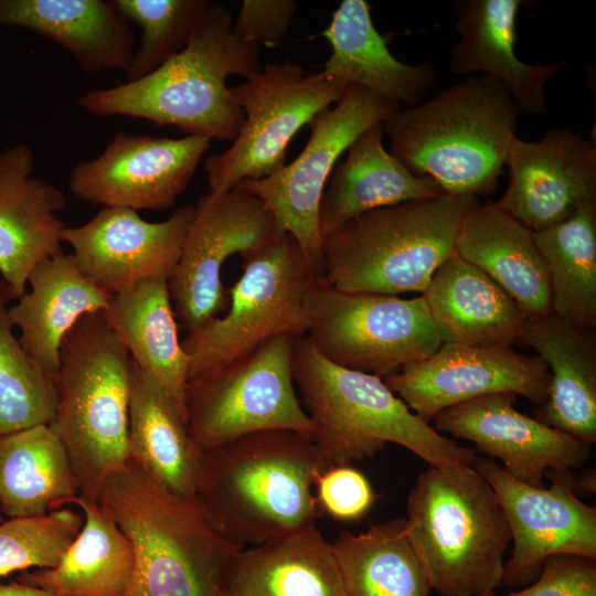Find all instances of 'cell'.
<instances>
[{
  "mask_svg": "<svg viewBox=\"0 0 596 596\" xmlns=\"http://www.w3.org/2000/svg\"><path fill=\"white\" fill-rule=\"evenodd\" d=\"M332 465L308 436L268 429L202 453L195 500L211 524L245 549L316 524L313 488Z\"/></svg>",
  "mask_w": 596,
  "mask_h": 596,
  "instance_id": "6da1fadb",
  "label": "cell"
},
{
  "mask_svg": "<svg viewBox=\"0 0 596 596\" xmlns=\"http://www.w3.org/2000/svg\"><path fill=\"white\" fill-rule=\"evenodd\" d=\"M520 114L502 83L470 75L382 126L391 155L413 174L445 193L479 198L498 189Z\"/></svg>",
  "mask_w": 596,
  "mask_h": 596,
  "instance_id": "7a4b0ae2",
  "label": "cell"
},
{
  "mask_svg": "<svg viewBox=\"0 0 596 596\" xmlns=\"http://www.w3.org/2000/svg\"><path fill=\"white\" fill-rule=\"evenodd\" d=\"M230 10L210 9L187 46L146 76L109 88H93L78 105L96 117L127 116L170 125L209 140H234L244 113L227 77H251L262 70L260 46L232 32Z\"/></svg>",
  "mask_w": 596,
  "mask_h": 596,
  "instance_id": "3957f363",
  "label": "cell"
},
{
  "mask_svg": "<svg viewBox=\"0 0 596 596\" xmlns=\"http://www.w3.org/2000/svg\"><path fill=\"white\" fill-rule=\"evenodd\" d=\"M99 504L130 540L135 571L125 596H223L242 546L226 540L195 498L177 496L131 458L105 481Z\"/></svg>",
  "mask_w": 596,
  "mask_h": 596,
  "instance_id": "277c9868",
  "label": "cell"
},
{
  "mask_svg": "<svg viewBox=\"0 0 596 596\" xmlns=\"http://www.w3.org/2000/svg\"><path fill=\"white\" fill-rule=\"evenodd\" d=\"M292 372L317 428L313 441L332 466L372 458L389 443L429 466H472L478 458L475 449L438 433L413 413L382 377L330 362L306 336L296 338Z\"/></svg>",
  "mask_w": 596,
  "mask_h": 596,
  "instance_id": "5b68a950",
  "label": "cell"
},
{
  "mask_svg": "<svg viewBox=\"0 0 596 596\" xmlns=\"http://www.w3.org/2000/svg\"><path fill=\"white\" fill-rule=\"evenodd\" d=\"M130 365L103 311L83 316L61 344L49 425L68 455L79 497L92 501H98L107 478L130 459Z\"/></svg>",
  "mask_w": 596,
  "mask_h": 596,
  "instance_id": "8992f818",
  "label": "cell"
},
{
  "mask_svg": "<svg viewBox=\"0 0 596 596\" xmlns=\"http://www.w3.org/2000/svg\"><path fill=\"white\" fill-rule=\"evenodd\" d=\"M406 532L432 590L480 596L500 586L511 531L499 498L472 466H429L406 501Z\"/></svg>",
  "mask_w": 596,
  "mask_h": 596,
  "instance_id": "52a82bcc",
  "label": "cell"
},
{
  "mask_svg": "<svg viewBox=\"0 0 596 596\" xmlns=\"http://www.w3.org/2000/svg\"><path fill=\"white\" fill-rule=\"evenodd\" d=\"M479 203L443 193L364 213L323 240L322 277L350 292L423 294L456 252L464 219Z\"/></svg>",
  "mask_w": 596,
  "mask_h": 596,
  "instance_id": "ba28073f",
  "label": "cell"
},
{
  "mask_svg": "<svg viewBox=\"0 0 596 596\" xmlns=\"http://www.w3.org/2000/svg\"><path fill=\"white\" fill-rule=\"evenodd\" d=\"M243 273L228 290L225 316L187 332L188 382L245 355L277 334L305 336L307 298L319 277L296 238L277 233L243 256Z\"/></svg>",
  "mask_w": 596,
  "mask_h": 596,
  "instance_id": "9c48e42d",
  "label": "cell"
},
{
  "mask_svg": "<svg viewBox=\"0 0 596 596\" xmlns=\"http://www.w3.org/2000/svg\"><path fill=\"white\" fill-rule=\"evenodd\" d=\"M305 336L330 362L380 377L430 356L444 343L422 295L350 292L322 276L308 294Z\"/></svg>",
  "mask_w": 596,
  "mask_h": 596,
  "instance_id": "30bf717a",
  "label": "cell"
},
{
  "mask_svg": "<svg viewBox=\"0 0 596 596\" xmlns=\"http://www.w3.org/2000/svg\"><path fill=\"white\" fill-rule=\"evenodd\" d=\"M296 336L277 334L245 355L189 381V433L203 453L252 433L289 429L313 440L316 425L295 389Z\"/></svg>",
  "mask_w": 596,
  "mask_h": 596,
  "instance_id": "8fae6325",
  "label": "cell"
},
{
  "mask_svg": "<svg viewBox=\"0 0 596 596\" xmlns=\"http://www.w3.org/2000/svg\"><path fill=\"white\" fill-rule=\"evenodd\" d=\"M348 87L323 72L305 74L289 60L268 63L241 85L230 87L244 120L232 146L204 162L209 192H226L242 181L263 179L283 169L295 135L336 104Z\"/></svg>",
  "mask_w": 596,
  "mask_h": 596,
  "instance_id": "7c38bea8",
  "label": "cell"
},
{
  "mask_svg": "<svg viewBox=\"0 0 596 596\" xmlns=\"http://www.w3.org/2000/svg\"><path fill=\"white\" fill-rule=\"evenodd\" d=\"M400 108L361 86H349L333 108L310 120V138L294 161L273 175L236 184L264 203L280 233L296 238L318 276H322L323 243L318 217L326 183L340 156Z\"/></svg>",
  "mask_w": 596,
  "mask_h": 596,
  "instance_id": "4fadbf2b",
  "label": "cell"
},
{
  "mask_svg": "<svg viewBox=\"0 0 596 596\" xmlns=\"http://www.w3.org/2000/svg\"><path fill=\"white\" fill-rule=\"evenodd\" d=\"M277 233L273 215L254 194L237 187L202 194L168 280L178 326L189 332L219 317L230 302L221 277L225 260L247 255Z\"/></svg>",
  "mask_w": 596,
  "mask_h": 596,
  "instance_id": "5bb4252c",
  "label": "cell"
},
{
  "mask_svg": "<svg viewBox=\"0 0 596 596\" xmlns=\"http://www.w3.org/2000/svg\"><path fill=\"white\" fill-rule=\"evenodd\" d=\"M473 467L490 483L504 511L513 549L500 586L529 585L556 554L596 560V509L573 491V470H546L549 488L511 477L497 461L478 457Z\"/></svg>",
  "mask_w": 596,
  "mask_h": 596,
  "instance_id": "9a60e30c",
  "label": "cell"
},
{
  "mask_svg": "<svg viewBox=\"0 0 596 596\" xmlns=\"http://www.w3.org/2000/svg\"><path fill=\"white\" fill-rule=\"evenodd\" d=\"M424 422L441 411L494 393H513L542 406L551 374L540 356L511 347H471L444 342L430 356L382 377Z\"/></svg>",
  "mask_w": 596,
  "mask_h": 596,
  "instance_id": "2e32d148",
  "label": "cell"
},
{
  "mask_svg": "<svg viewBox=\"0 0 596 596\" xmlns=\"http://www.w3.org/2000/svg\"><path fill=\"white\" fill-rule=\"evenodd\" d=\"M211 140L174 139L117 131L103 152L78 162L68 177L70 192L103 207L166 210L191 182Z\"/></svg>",
  "mask_w": 596,
  "mask_h": 596,
  "instance_id": "e0dca14e",
  "label": "cell"
},
{
  "mask_svg": "<svg viewBox=\"0 0 596 596\" xmlns=\"http://www.w3.org/2000/svg\"><path fill=\"white\" fill-rule=\"evenodd\" d=\"M193 215L192 204L161 222L127 207H103L88 222L65 226L61 240L72 247L81 272L114 296L143 280H169Z\"/></svg>",
  "mask_w": 596,
  "mask_h": 596,
  "instance_id": "ac0fdd59",
  "label": "cell"
},
{
  "mask_svg": "<svg viewBox=\"0 0 596 596\" xmlns=\"http://www.w3.org/2000/svg\"><path fill=\"white\" fill-rule=\"evenodd\" d=\"M505 166L508 185L496 203L533 232L596 203V145L579 132L550 128L538 141L517 137Z\"/></svg>",
  "mask_w": 596,
  "mask_h": 596,
  "instance_id": "d6986e66",
  "label": "cell"
},
{
  "mask_svg": "<svg viewBox=\"0 0 596 596\" xmlns=\"http://www.w3.org/2000/svg\"><path fill=\"white\" fill-rule=\"evenodd\" d=\"M513 393L483 395L439 412L438 433L475 444L499 459L514 479L543 486L546 470H575L585 465L592 446L519 412Z\"/></svg>",
  "mask_w": 596,
  "mask_h": 596,
  "instance_id": "ffe728a7",
  "label": "cell"
},
{
  "mask_svg": "<svg viewBox=\"0 0 596 596\" xmlns=\"http://www.w3.org/2000/svg\"><path fill=\"white\" fill-rule=\"evenodd\" d=\"M523 0H457L459 35L449 53L448 68L461 76L487 75L502 83L521 113L547 111L546 85L567 65L529 64L515 54L517 18Z\"/></svg>",
  "mask_w": 596,
  "mask_h": 596,
  "instance_id": "44dd1931",
  "label": "cell"
},
{
  "mask_svg": "<svg viewBox=\"0 0 596 596\" xmlns=\"http://www.w3.org/2000/svg\"><path fill=\"white\" fill-rule=\"evenodd\" d=\"M34 153L20 143L0 150V274L17 298L33 267L64 253L58 212L67 204L51 182L33 177Z\"/></svg>",
  "mask_w": 596,
  "mask_h": 596,
  "instance_id": "7402d4cb",
  "label": "cell"
},
{
  "mask_svg": "<svg viewBox=\"0 0 596 596\" xmlns=\"http://www.w3.org/2000/svg\"><path fill=\"white\" fill-rule=\"evenodd\" d=\"M551 374L547 401L534 418L593 445L596 441V331L549 312L526 317L519 340Z\"/></svg>",
  "mask_w": 596,
  "mask_h": 596,
  "instance_id": "603a6c76",
  "label": "cell"
},
{
  "mask_svg": "<svg viewBox=\"0 0 596 596\" xmlns=\"http://www.w3.org/2000/svg\"><path fill=\"white\" fill-rule=\"evenodd\" d=\"M322 35L331 45L323 73L345 86H361L398 106L424 100L437 74L429 63L397 60L376 30L365 0H343Z\"/></svg>",
  "mask_w": 596,
  "mask_h": 596,
  "instance_id": "cb8c5ba5",
  "label": "cell"
},
{
  "mask_svg": "<svg viewBox=\"0 0 596 596\" xmlns=\"http://www.w3.org/2000/svg\"><path fill=\"white\" fill-rule=\"evenodd\" d=\"M0 24L60 44L87 74L129 68L135 34L113 0H0Z\"/></svg>",
  "mask_w": 596,
  "mask_h": 596,
  "instance_id": "d4e9b609",
  "label": "cell"
},
{
  "mask_svg": "<svg viewBox=\"0 0 596 596\" xmlns=\"http://www.w3.org/2000/svg\"><path fill=\"white\" fill-rule=\"evenodd\" d=\"M422 296L444 342L511 347L526 319L505 290L456 252L436 269Z\"/></svg>",
  "mask_w": 596,
  "mask_h": 596,
  "instance_id": "484cf974",
  "label": "cell"
},
{
  "mask_svg": "<svg viewBox=\"0 0 596 596\" xmlns=\"http://www.w3.org/2000/svg\"><path fill=\"white\" fill-rule=\"evenodd\" d=\"M24 292L10 307L20 342L36 365L50 376L60 368V350L66 333L85 315L104 312L110 295L99 289L78 268L72 254L39 262Z\"/></svg>",
  "mask_w": 596,
  "mask_h": 596,
  "instance_id": "4316f807",
  "label": "cell"
},
{
  "mask_svg": "<svg viewBox=\"0 0 596 596\" xmlns=\"http://www.w3.org/2000/svg\"><path fill=\"white\" fill-rule=\"evenodd\" d=\"M382 123L364 131L329 178L319 205L322 241L370 211L445 193L432 179L413 174L384 147Z\"/></svg>",
  "mask_w": 596,
  "mask_h": 596,
  "instance_id": "83f0119b",
  "label": "cell"
},
{
  "mask_svg": "<svg viewBox=\"0 0 596 596\" xmlns=\"http://www.w3.org/2000/svg\"><path fill=\"white\" fill-rule=\"evenodd\" d=\"M456 253L505 290L526 317L552 312L547 268L534 232L496 202H480L466 215Z\"/></svg>",
  "mask_w": 596,
  "mask_h": 596,
  "instance_id": "f1b7e54d",
  "label": "cell"
},
{
  "mask_svg": "<svg viewBox=\"0 0 596 596\" xmlns=\"http://www.w3.org/2000/svg\"><path fill=\"white\" fill-rule=\"evenodd\" d=\"M104 315L130 358L158 382L187 421L189 358L178 337L168 279L143 280L111 296Z\"/></svg>",
  "mask_w": 596,
  "mask_h": 596,
  "instance_id": "f546056e",
  "label": "cell"
},
{
  "mask_svg": "<svg viewBox=\"0 0 596 596\" xmlns=\"http://www.w3.org/2000/svg\"><path fill=\"white\" fill-rule=\"evenodd\" d=\"M130 458L172 493L194 498L202 451L158 382L132 359L128 411Z\"/></svg>",
  "mask_w": 596,
  "mask_h": 596,
  "instance_id": "4dcf8cb0",
  "label": "cell"
},
{
  "mask_svg": "<svg viewBox=\"0 0 596 596\" xmlns=\"http://www.w3.org/2000/svg\"><path fill=\"white\" fill-rule=\"evenodd\" d=\"M227 585L238 596H349L332 543L316 524L243 549Z\"/></svg>",
  "mask_w": 596,
  "mask_h": 596,
  "instance_id": "1f68e13d",
  "label": "cell"
},
{
  "mask_svg": "<svg viewBox=\"0 0 596 596\" xmlns=\"http://www.w3.org/2000/svg\"><path fill=\"white\" fill-rule=\"evenodd\" d=\"M74 503L84 522L58 565L24 572L17 582L55 596H125L135 571L130 540L98 501L78 496Z\"/></svg>",
  "mask_w": 596,
  "mask_h": 596,
  "instance_id": "d6a6232c",
  "label": "cell"
},
{
  "mask_svg": "<svg viewBox=\"0 0 596 596\" xmlns=\"http://www.w3.org/2000/svg\"><path fill=\"white\" fill-rule=\"evenodd\" d=\"M78 496L68 455L49 424L0 433V512L8 518L43 514Z\"/></svg>",
  "mask_w": 596,
  "mask_h": 596,
  "instance_id": "836d02e7",
  "label": "cell"
},
{
  "mask_svg": "<svg viewBox=\"0 0 596 596\" xmlns=\"http://www.w3.org/2000/svg\"><path fill=\"white\" fill-rule=\"evenodd\" d=\"M349 596H429L432 586L405 519L342 531L332 543Z\"/></svg>",
  "mask_w": 596,
  "mask_h": 596,
  "instance_id": "e575fe53",
  "label": "cell"
},
{
  "mask_svg": "<svg viewBox=\"0 0 596 596\" xmlns=\"http://www.w3.org/2000/svg\"><path fill=\"white\" fill-rule=\"evenodd\" d=\"M534 238L547 268L552 311L596 327V203Z\"/></svg>",
  "mask_w": 596,
  "mask_h": 596,
  "instance_id": "d590c367",
  "label": "cell"
},
{
  "mask_svg": "<svg viewBox=\"0 0 596 596\" xmlns=\"http://www.w3.org/2000/svg\"><path fill=\"white\" fill-rule=\"evenodd\" d=\"M14 299L11 287L0 279V433L50 424L55 409L53 377L12 332L9 304Z\"/></svg>",
  "mask_w": 596,
  "mask_h": 596,
  "instance_id": "8d00e7d4",
  "label": "cell"
},
{
  "mask_svg": "<svg viewBox=\"0 0 596 596\" xmlns=\"http://www.w3.org/2000/svg\"><path fill=\"white\" fill-rule=\"evenodd\" d=\"M120 13L141 30L127 81L153 72L182 51L205 18L207 0H113Z\"/></svg>",
  "mask_w": 596,
  "mask_h": 596,
  "instance_id": "74e56055",
  "label": "cell"
},
{
  "mask_svg": "<svg viewBox=\"0 0 596 596\" xmlns=\"http://www.w3.org/2000/svg\"><path fill=\"white\" fill-rule=\"evenodd\" d=\"M83 522L77 512L63 507L0 523V576L30 567L57 566Z\"/></svg>",
  "mask_w": 596,
  "mask_h": 596,
  "instance_id": "f35d334b",
  "label": "cell"
},
{
  "mask_svg": "<svg viewBox=\"0 0 596 596\" xmlns=\"http://www.w3.org/2000/svg\"><path fill=\"white\" fill-rule=\"evenodd\" d=\"M480 596H596V560L573 554L549 557L528 587L505 595L494 590Z\"/></svg>",
  "mask_w": 596,
  "mask_h": 596,
  "instance_id": "ab89813d",
  "label": "cell"
},
{
  "mask_svg": "<svg viewBox=\"0 0 596 596\" xmlns=\"http://www.w3.org/2000/svg\"><path fill=\"white\" fill-rule=\"evenodd\" d=\"M322 513L340 521H355L372 507L374 493L366 477L351 466H331L316 483Z\"/></svg>",
  "mask_w": 596,
  "mask_h": 596,
  "instance_id": "60d3db41",
  "label": "cell"
},
{
  "mask_svg": "<svg viewBox=\"0 0 596 596\" xmlns=\"http://www.w3.org/2000/svg\"><path fill=\"white\" fill-rule=\"evenodd\" d=\"M297 8L294 0H244L232 32L251 44L276 45L288 33Z\"/></svg>",
  "mask_w": 596,
  "mask_h": 596,
  "instance_id": "b9f144b4",
  "label": "cell"
},
{
  "mask_svg": "<svg viewBox=\"0 0 596 596\" xmlns=\"http://www.w3.org/2000/svg\"><path fill=\"white\" fill-rule=\"evenodd\" d=\"M0 596H55L53 593L28 584L12 582L0 584Z\"/></svg>",
  "mask_w": 596,
  "mask_h": 596,
  "instance_id": "7bdbcfd3",
  "label": "cell"
},
{
  "mask_svg": "<svg viewBox=\"0 0 596 596\" xmlns=\"http://www.w3.org/2000/svg\"><path fill=\"white\" fill-rule=\"evenodd\" d=\"M574 493L579 496H592L596 491V473L595 468L585 469L579 477H575L573 485Z\"/></svg>",
  "mask_w": 596,
  "mask_h": 596,
  "instance_id": "ee69618b",
  "label": "cell"
},
{
  "mask_svg": "<svg viewBox=\"0 0 596 596\" xmlns=\"http://www.w3.org/2000/svg\"><path fill=\"white\" fill-rule=\"evenodd\" d=\"M223 596H238L235 592L227 588V590L223 594Z\"/></svg>",
  "mask_w": 596,
  "mask_h": 596,
  "instance_id": "f6af8a7d",
  "label": "cell"
}]
</instances>
